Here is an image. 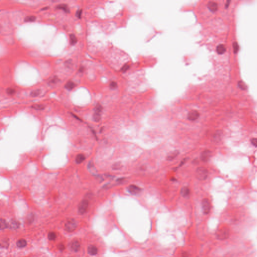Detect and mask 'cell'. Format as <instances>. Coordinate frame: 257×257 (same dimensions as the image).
<instances>
[{"label":"cell","instance_id":"obj_1","mask_svg":"<svg viewBox=\"0 0 257 257\" xmlns=\"http://www.w3.org/2000/svg\"><path fill=\"white\" fill-rule=\"evenodd\" d=\"M216 236L219 240H225L230 236V230L226 227H222L218 228L216 231Z\"/></svg>","mask_w":257,"mask_h":257},{"label":"cell","instance_id":"obj_2","mask_svg":"<svg viewBox=\"0 0 257 257\" xmlns=\"http://www.w3.org/2000/svg\"><path fill=\"white\" fill-rule=\"evenodd\" d=\"M196 175L198 179L200 180H205L207 178L209 172L205 167H198L196 171Z\"/></svg>","mask_w":257,"mask_h":257},{"label":"cell","instance_id":"obj_3","mask_svg":"<svg viewBox=\"0 0 257 257\" xmlns=\"http://www.w3.org/2000/svg\"><path fill=\"white\" fill-rule=\"evenodd\" d=\"M89 207V201L87 199H83L81 201L78 207V213L80 214H83L87 213Z\"/></svg>","mask_w":257,"mask_h":257},{"label":"cell","instance_id":"obj_4","mask_svg":"<svg viewBox=\"0 0 257 257\" xmlns=\"http://www.w3.org/2000/svg\"><path fill=\"white\" fill-rule=\"evenodd\" d=\"M103 111V107L100 104H97L95 109V112L93 115V119L96 122H99L101 119V114Z\"/></svg>","mask_w":257,"mask_h":257},{"label":"cell","instance_id":"obj_5","mask_svg":"<svg viewBox=\"0 0 257 257\" xmlns=\"http://www.w3.org/2000/svg\"><path fill=\"white\" fill-rule=\"evenodd\" d=\"M77 227V223L74 220H70L65 224V230L68 232L74 231Z\"/></svg>","mask_w":257,"mask_h":257},{"label":"cell","instance_id":"obj_6","mask_svg":"<svg viewBox=\"0 0 257 257\" xmlns=\"http://www.w3.org/2000/svg\"><path fill=\"white\" fill-rule=\"evenodd\" d=\"M201 206L203 213L205 214H208L210 213L211 206V203L209 199H203L201 202Z\"/></svg>","mask_w":257,"mask_h":257},{"label":"cell","instance_id":"obj_7","mask_svg":"<svg viewBox=\"0 0 257 257\" xmlns=\"http://www.w3.org/2000/svg\"><path fill=\"white\" fill-rule=\"evenodd\" d=\"M200 116V113L196 110L190 111L187 115V119L191 121H194L197 120Z\"/></svg>","mask_w":257,"mask_h":257},{"label":"cell","instance_id":"obj_8","mask_svg":"<svg viewBox=\"0 0 257 257\" xmlns=\"http://www.w3.org/2000/svg\"><path fill=\"white\" fill-rule=\"evenodd\" d=\"M211 156V152L210 150H205L201 153L200 155V159L202 162H206L209 161Z\"/></svg>","mask_w":257,"mask_h":257},{"label":"cell","instance_id":"obj_9","mask_svg":"<svg viewBox=\"0 0 257 257\" xmlns=\"http://www.w3.org/2000/svg\"><path fill=\"white\" fill-rule=\"evenodd\" d=\"M128 192L133 195H136L138 193H139L142 189L140 188L139 187H138L137 185H131L128 187Z\"/></svg>","mask_w":257,"mask_h":257},{"label":"cell","instance_id":"obj_10","mask_svg":"<svg viewBox=\"0 0 257 257\" xmlns=\"http://www.w3.org/2000/svg\"><path fill=\"white\" fill-rule=\"evenodd\" d=\"M80 244L78 241V240H73L71 244V248L72 250L75 252H78L80 249Z\"/></svg>","mask_w":257,"mask_h":257},{"label":"cell","instance_id":"obj_11","mask_svg":"<svg viewBox=\"0 0 257 257\" xmlns=\"http://www.w3.org/2000/svg\"><path fill=\"white\" fill-rule=\"evenodd\" d=\"M20 227V223L16 220H12L8 223V227L12 230H16Z\"/></svg>","mask_w":257,"mask_h":257},{"label":"cell","instance_id":"obj_12","mask_svg":"<svg viewBox=\"0 0 257 257\" xmlns=\"http://www.w3.org/2000/svg\"><path fill=\"white\" fill-rule=\"evenodd\" d=\"M207 7L210 11L214 12L218 9V4L215 2L210 1L208 3Z\"/></svg>","mask_w":257,"mask_h":257},{"label":"cell","instance_id":"obj_13","mask_svg":"<svg viewBox=\"0 0 257 257\" xmlns=\"http://www.w3.org/2000/svg\"><path fill=\"white\" fill-rule=\"evenodd\" d=\"M87 252L89 255L91 256H95L97 254L98 248L95 246L91 245L87 248Z\"/></svg>","mask_w":257,"mask_h":257},{"label":"cell","instance_id":"obj_14","mask_svg":"<svg viewBox=\"0 0 257 257\" xmlns=\"http://www.w3.org/2000/svg\"><path fill=\"white\" fill-rule=\"evenodd\" d=\"M179 154V151L178 150H175L168 154L167 156V160L168 161H171L173 160L174 159L176 158Z\"/></svg>","mask_w":257,"mask_h":257},{"label":"cell","instance_id":"obj_15","mask_svg":"<svg viewBox=\"0 0 257 257\" xmlns=\"http://www.w3.org/2000/svg\"><path fill=\"white\" fill-rule=\"evenodd\" d=\"M190 193V191L188 187H183L180 190V194L183 197H188Z\"/></svg>","mask_w":257,"mask_h":257},{"label":"cell","instance_id":"obj_16","mask_svg":"<svg viewBox=\"0 0 257 257\" xmlns=\"http://www.w3.org/2000/svg\"><path fill=\"white\" fill-rule=\"evenodd\" d=\"M226 51V47L223 44H219L217 47V52L218 54H223Z\"/></svg>","mask_w":257,"mask_h":257},{"label":"cell","instance_id":"obj_17","mask_svg":"<svg viewBox=\"0 0 257 257\" xmlns=\"http://www.w3.org/2000/svg\"><path fill=\"white\" fill-rule=\"evenodd\" d=\"M56 8L57 9L62 10L65 12V13H70V9H69L68 6L65 4H60V5H58L56 7Z\"/></svg>","mask_w":257,"mask_h":257},{"label":"cell","instance_id":"obj_18","mask_svg":"<svg viewBox=\"0 0 257 257\" xmlns=\"http://www.w3.org/2000/svg\"><path fill=\"white\" fill-rule=\"evenodd\" d=\"M85 160V156L83 154H78L76 157L75 162L77 164H81Z\"/></svg>","mask_w":257,"mask_h":257},{"label":"cell","instance_id":"obj_19","mask_svg":"<svg viewBox=\"0 0 257 257\" xmlns=\"http://www.w3.org/2000/svg\"><path fill=\"white\" fill-rule=\"evenodd\" d=\"M76 87L75 83H73V81H72L71 80L68 81V82L65 85V88L68 89V90H69V91L72 90L73 88H74V87Z\"/></svg>","mask_w":257,"mask_h":257},{"label":"cell","instance_id":"obj_20","mask_svg":"<svg viewBox=\"0 0 257 257\" xmlns=\"http://www.w3.org/2000/svg\"><path fill=\"white\" fill-rule=\"evenodd\" d=\"M17 246L19 248H24L27 245V242L25 240L23 239H21L19 240L17 242Z\"/></svg>","mask_w":257,"mask_h":257},{"label":"cell","instance_id":"obj_21","mask_svg":"<svg viewBox=\"0 0 257 257\" xmlns=\"http://www.w3.org/2000/svg\"><path fill=\"white\" fill-rule=\"evenodd\" d=\"M8 227V223L4 219H0V230H3Z\"/></svg>","mask_w":257,"mask_h":257},{"label":"cell","instance_id":"obj_22","mask_svg":"<svg viewBox=\"0 0 257 257\" xmlns=\"http://www.w3.org/2000/svg\"><path fill=\"white\" fill-rule=\"evenodd\" d=\"M69 38H70V43L71 45H75L77 42V39L76 38V36L73 34H71L69 35Z\"/></svg>","mask_w":257,"mask_h":257},{"label":"cell","instance_id":"obj_23","mask_svg":"<svg viewBox=\"0 0 257 257\" xmlns=\"http://www.w3.org/2000/svg\"><path fill=\"white\" fill-rule=\"evenodd\" d=\"M222 134L221 131H217L214 135V140L216 142L219 141L221 139Z\"/></svg>","mask_w":257,"mask_h":257},{"label":"cell","instance_id":"obj_24","mask_svg":"<svg viewBox=\"0 0 257 257\" xmlns=\"http://www.w3.org/2000/svg\"><path fill=\"white\" fill-rule=\"evenodd\" d=\"M56 236H57L55 232H53V231L49 232V234L48 235V238L50 240H55L56 238Z\"/></svg>","mask_w":257,"mask_h":257},{"label":"cell","instance_id":"obj_25","mask_svg":"<svg viewBox=\"0 0 257 257\" xmlns=\"http://www.w3.org/2000/svg\"><path fill=\"white\" fill-rule=\"evenodd\" d=\"M36 19V17L34 16H28L25 18L24 21L26 22H31L35 21Z\"/></svg>","mask_w":257,"mask_h":257},{"label":"cell","instance_id":"obj_26","mask_svg":"<svg viewBox=\"0 0 257 257\" xmlns=\"http://www.w3.org/2000/svg\"><path fill=\"white\" fill-rule=\"evenodd\" d=\"M40 93H41L40 89H35V90H34V91H31V92L30 93V96L32 97H37L40 94Z\"/></svg>","mask_w":257,"mask_h":257},{"label":"cell","instance_id":"obj_27","mask_svg":"<svg viewBox=\"0 0 257 257\" xmlns=\"http://www.w3.org/2000/svg\"><path fill=\"white\" fill-rule=\"evenodd\" d=\"M32 108L33 109H36V110H42L44 109L45 108V107L42 105H39V104H35L32 105Z\"/></svg>","mask_w":257,"mask_h":257},{"label":"cell","instance_id":"obj_28","mask_svg":"<svg viewBox=\"0 0 257 257\" xmlns=\"http://www.w3.org/2000/svg\"><path fill=\"white\" fill-rule=\"evenodd\" d=\"M8 246H9V242H8V240L5 239L2 241L1 244H0V246L3 248H7Z\"/></svg>","mask_w":257,"mask_h":257},{"label":"cell","instance_id":"obj_29","mask_svg":"<svg viewBox=\"0 0 257 257\" xmlns=\"http://www.w3.org/2000/svg\"><path fill=\"white\" fill-rule=\"evenodd\" d=\"M130 65H129V64H125V65H124V66H123V67H122L121 68V71L122 72L124 73V72H126L127 71H128V70H129V69H130Z\"/></svg>","mask_w":257,"mask_h":257},{"label":"cell","instance_id":"obj_30","mask_svg":"<svg viewBox=\"0 0 257 257\" xmlns=\"http://www.w3.org/2000/svg\"><path fill=\"white\" fill-rule=\"evenodd\" d=\"M16 91L14 89L12 88H8L7 89V93L8 95H13L15 93Z\"/></svg>","mask_w":257,"mask_h":257},{"label":"cell","instance_id":"obj_31","mask_svg":"<svg viewBox=\"0 0 257 257\" xmlns=\"http://www.w3.org/2000/svg\"><path fill=\"white\" fill-rule=\"evenodd\" d=\"M233 47H234V51L235 53H236L239 49V46L238 43L234 42L233 44Z\"/></svg>","mask_w":257,"mask_h":257},{"label":"cell","instance_id":"obj_32","mask_svg":"<svg viewBox=\"0 0 257 257\" xmlns=\"http://www.w3.org/2000/svg\"><path fill=\"white\" fill-rule=\"evenodd\" d=\"M118 87L117 83L115 81H112L109 84V87L111 89H115Z\"/></svg>","mask_w":257,"mask_h":257},{"label":"cell","instance_id":"obj_33","mask_svg":"<svg viewBox=\"0 0 257 257\" xmlns=\"http://www.w3.org/2000/svg\"><path fill=\"white\" fill-rule=\"evenodd\" d=\"M82 13H83V10H81V9L78 10L77 11L76 13V16L78 18L80 19L81 17V15H82Z\"/></svg>","mask_w":257,"mask_h":257},{"label":"cell","instance_id":"obj_34","mask_svg":"<svg viewBox=\"0 0 257 257\" xmlns=\"http://www.w3.org/2000/svg\"><path fill=\"white\" fill-rule=\"evenodd\" d=\"M239 86L240 87V89H246L245 84H244V83H243L242 81H240V82L239 83Z\"/></svg>","mask_w":257,"mask_h":257},{"label":"cell","instance_id":"obj_35","mask_svg":"<svg viewBox=\"0 0 257 257\" xmlns=\"http://www.w3.org/2000/svg\"><path fill=\"white\" fill-rule=\"evenodd\" d=\"M251 142L252 144L255 147H257V139L256 138H252L251 140Z\"/></svg>","mask_w":257,"mask_h":257},{"label":"cell","instance_id":"obj_36","mask_svg":"<svg viewBox=\"0 0 257 257\" xmlns=\"http://www.w3.org/2000/svg\"><path fill=\"white\" fill-rule=\"evenodd\" d=\"M65 246H64V244H63L61 243V244H58V248L59 250L63 251L65 249Z\"/></svg>","mask_w":257,"mask_h":257},{"label":"cell","instance_id":"obj_37","mask_svg":"<svg viewBox=\"0 0 257 257\" xmlns=\"http://www.w3.org/2000/svg\"><path fill=\"white\" fill-rule=\"evenodd\" d=\"M58 81V79L57 77H54L50 81V83H52V84H54V83H56Z\"/></svg>","mask_w":257,"mask_h":257},{"label":"cell","instance_id":"obj_38","mask_svg":"<svg viewBox=\"0 0 257 257\" xmlns=\"http://www.w3.org/2000/svg\"><path fill=\"white\" fill-rule=\"evenodd\" d=\"M187 158H184V159H183V160L180 162V165H179L178 167H180L182 166L183 164H184L185 163V162L187 161Z\"/></svg>","mask_w":257,"mask_h":257},{"label":"cell","instance_id":"obj_39","mask_svg":"<svg viewBox=\"0 0 257 257\" xmlns=\"http://www.w3.org/2000/svg\"><path fill=\"white\" fill-rule=\"evenodd\" d=\"M182 257H189V254L186 252H183L182 254Z\"/></svg>","mask_w":257,"mask_h":257},{"label":"cell","instance_id":"obj_40","mask_svg":"<svg viewBox=\"0 0 257 257\" xmlns=\"http://www.w3.org/2000/svg\"><path fill=\"white\" fill-rule=\"evenodd\" d=\"M34 218V216L33 215V214H31V215H29V217H28V222H33V218Z\"/></svg>","mask_w":257,"mask_h":257},{"label":"cell","instance_id":"obj_41","mask_svg":"<svg viewBox=\"0 0 257 257\" xmlns=\"http://www.w3.org/2000/svg\"><path fill=\"white\" fill-rule=\"evenodd\" d=\"M84 70V67L83 66H80L79 68V72H83V71Z\"/></svg>","mask_w":257,"mask_h":257}]
</instances>
